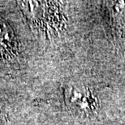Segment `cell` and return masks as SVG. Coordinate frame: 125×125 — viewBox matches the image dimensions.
Wrapping results in <instances>:
<instances>
[{
  "instance_id": "6da1fadb",
  "label": "cell",
  "mask_w": 125,
  "mask_h": 125,
  "mask_svg": "<svg viewBox=\"0 0 125 125\" xmlns=\"http://www.w3.org/2000/svg\"><path fill=\"white\" fill-rule=\"evenodd\" d=\"M53 2H18L22 12L32 24L47 31L46 29L55 28L60 21L59 11Z\"/></svg>"
},
{
  "instance_id": "7a4b0ae2",
  "label": "cell",
  "mask_w": 125,
  "mask_h": 125,
  "mask_svg": "<svg viewBox=\"0 0 125 125\" xmlns=\"http://www.w3.org/2000/svg\"><path fill=\"white\" fill-rule=\"evenodd\" d=\"M65 101L70 107L81 113L93 112L97 101L89 89L84 86H70L65 89Z\"/></svg>"
},
{
  "instance_id": "3957f363",
  "label": "cell",
  "mask_w": 125,
  "mask_h": 125,
  "mask_svg": "<svg viewBox=\"0 0 125 125\" xmlns=\"http://www.w3.org/2000/svg\"><path fill=\"white\" fill-rule=\"evenodd\" d=\"M19 45L14 30L0 16V60H10L18 54Z\"/></svg>"
}]
</instances>
